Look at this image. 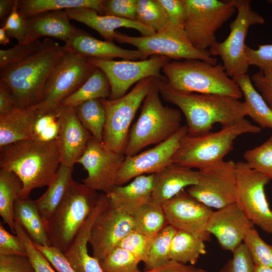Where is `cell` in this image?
I'll return each instance as SVG.
<instances>
[{
	"instance_id": "obj_1",
	"label": "cell",
	"mask_w": 272,
	"mask_h": 272,
	"mask_svg": "<svg viewBox=\"0 0 272 272\" xmlns=\"http://www.w3.org/2000/svg\"><path fill=\"white\" fill-rule=\"evenodd\" d=\"M159 90L164 100L178 107L184 115L189 135L207 133L216 123L225 127L248 116L247 105L239 99L217 94L179 92L162 80Z\"/></svg>"
},
{
	"instance_id": "obj_2",
	"label": "cell",
	"mask_w": 272,
	"mask_h": 272,
	"mask_svg": "<svg viewBox=\"0 0 272 272\" xmlns=\"http://www.w3.org/2000/svg\"><path fill=\"white\" fill-rule=\"evenodd\" d=\"M60 164L56 139L43 142L34 138L0 148L1 169L14 173L21 180V198H29L35 188L48 186Z\"/></svg>"
},
{
	"instance_id": "obj_3",
	"label": "cell",
	"mask_w": 272,
	"mask_h": 272,
	"mask_svg": "<svg viewBox=\"0 0 272 272\" xmlns=\"http://www.w3.org/2000/svg\"><path fill=\"white\" fill-rule=\"evenodd\" d=\"M41 48L24 60L0 68V80L12 89L19 108L38 104L45 83L64 52L63 46L47 38Z\"/></svg>"
},
{
	"instance_id": "obj_4",
	"label": "cell",
	"mask_w": 272,
	"mask_h": 272,
	"mask_svg": "<svg viewBox=\"0 0 272 272\" xmlns=\"http://www.w3.org/2000/svg\"><path fill=\"white\" fill-rule=\"evenodd\" d=\"M162 71L168 85L181 92L217 94L240 99L242 93L223 65L198 59L173 61Z\"/></svg>"
},
{
	"instance_id": "obj_5",
	"label": "cell",
	"mask_w": 272,
	"mask_h": 272,
	"mask_svg": "<svg viewBox=\"0 0 272 272\" xmlns=\"http://www.w3.org/2000/svg\"><path fill=\"white\" fill-rule=\"evenodd\" d=\"M159 82L145 99L140 116L129 132L123 152L125 156L135 155L147 146L167 140L182 126L180 110L163 104Z\"/></svg>"
},
{
	"instance_id": "obj_6",
	"label": "cell",
	"mask_w": 272,
	"mask_h": 272,
	"mask_svg": "<svg viewBox=\"0 0 272 272\" xmlns=\"http://www.w3.org/2000/svg\"><path fill=\"white\" fill-rule=\"evenodd\" d=\"M259 126L245 118L216 132L182 139L174 158V163L190 168L201 169L224 160L233 149L236 139L245 133H258Z\"/></svg>"
},
{
	"instance_id": "obj_7",
	"label": "cell",
	"mask_w": 272,
	"mask_h": 272,
	"mask_svg": "<svg viewBox=\"0 0 272 272\" xmlns=\"http://www.w3.org/2000/svg\"><path fill=\"white\" fill-rule=\"evenodd\" d=\"M99 194L84 183L72 180L45 226L51 246L62 253L96 205Z\"/></svg>"
},
{
	"instance_id": "obj_8",
	"label": "cell",
	"mask_w": 272,
	"mask_h": 272,
	"mask_svg": "<svg viewBox=\"0 0 272 272\" xmlns=\"http://www.w3.org/2000/svg\"><path fill=\"white\" fill-rule=\"evenodd\" d=\"M96 69L87 57L64 49L45 83L40 102L31 108L37 111L39 116L55 111Z\"/></svg>"
},
{
	"instance_id": "obj_9",
	"label": "cell",
	"mask_w": 272,
	"mask_h": 272,
	"mask_svg": "<svg viewBox=\"0 0 272 272\" xmlns=\"http://www.w3.org/2000/svg\"><path fill=\"white\" fill-rule=\"evenodd\" d=\"M161 80L147 78L123 96L116 99H100L105 111L106 121L103 142L109 149L123 153L134 116L142 102Z\"/></svg>"
},
{
	"instance_id": "obj_10",
	"label": "cell",
	"mask_w": 272,
	"mask_h": 272,
	"mask_svg": "<svg viewBox=\"0 0 272 272\" xmlns=\"http://www.w3.org/2000/svg\"><path fill=\"white\" fill-rule=\"evenodd\" d=\"M115 40L133 45L147 56L160 55L174 59H198L213 65L217 64V59L209 50L194 47L184 29L171 22L163 29L147 36H131L117 32Z\"/></svg>"
},
{
	"instance_id": "obj_11",
	"label": "cell",
	"mask_w": 272,
	"mask_h": 272,
	"mask_svg": "<svg viewBox=\"0 0 272 272\" xmlns=\"http://www.w3.org/2000/svg\"><path fill=\"white\" fill-rule=\"evenodd\" d=\"M184 31L192 45L206 50L217 41L216 32L236 12L233 0H183Z\"/></svg>"
},
{
	"instance_id": "obj_12",
	"label": "cell",
	"mask_w": 272,
	"mask_h": 272,
	"mask_svg": "<svg viewBox=\"0 0 272 272\" xmlns=\"http://www.w3.org/2000/svg\"><path fill=\"white\" fill-rule=\"evenodd\" d=\"M237 14L230 23V32L223 42H218L209 48L212 56H219L223 66L230 77L246 74L249 65L245 54V39L250 27L262 25L264 18L252 10L250 1L233 0Z\"/></svg>"
},
{
	"instance_id": "obj_13",
	"label": "cell",
	"mask_w": 272,
	"mask_h": 272,
	"mask_svg": "<svg viewBox=\"0 0 272 272\" xmlns=\"http://www.w3.org/2000/svg\"><path fill=\"white\" fill-rule=\"evenodd\" d=\"M236 167L235 202L254 225L272 234V210L264 190L270 179L245 162L236 163Z\"/></svg>"
},
{
	"instance_id": "obj_14",
	"label": "cell",
	"mask_w": 272,
	"mask_h": 272,
	"mask_svg": "<svg viewBox=\"0 0 272 272\" xmlns=\"http://www.w3.org/2000/svg\"><path fill=\"white\" fill-rule=\"evenodd\" d=\"M87 59L107 77L110 86V99L123 96L134 84L145 78L162 79L161 71L170 60L166 56L160 55H153L140 60H114L92 57Z\"/></svg>"
},
{
	"instance_id": "obj_15",
	"label": "cell",
	"mask_w": 272,
	"mask_h": 272,
	"mask_svg": "<svg viewBox=\"0 0 272 272\" xmlns=\"http://www.w3.org/2000/svg\"><path fill=\"white\" fill-rule=\"evenodd\" d=\"M196 184L186 191L210 208L220 209L235 202L236 163L219 162L198 170Z\"/></svg>"
},
{
	"instance_id": "obj_16",
	"label": "cell",
	"mask_w": 272,
	"mask_h": 272,
	"mask_svg": "<svg viewBox=\"0 0 272 272\" xmlns=\"http://www.w3.org/2000/svg\"><path fill=\"white\" fill-rule=\"evenodd\" d=\"M125 158L123 153L109 149L103 142L92 137L77 162L88 173L83 183L97 191L107 193L116 185L117 175Z\"/></svg>"
},
{
	"instance_id": "obj_17",
	"label": "cell",
	"mask_w": 272,
	"mask_h": 272,
	"mask_svg": "<svg viewBox=\"0 0 272 272\" xmlns=\"http://www.w3.org/2000/svg\"><path fill=\"white\" fill-rule=\"evenodd\" d=\"M187 128L182 125L167 140L150 149L125 158L118 172L116 185H122L135 177L155 174L174 163V158Z\"/></svg>"
},
{
	"instance_id": "obj_18",
	"label": "cell",
	"mask_w": 272,
	"mask_h": 272,
	"mask_svg": "<svg viewBox=\"0 0 272 272\" xmlns=\"http://www.w3.org/2000/svg\"><path fill=\"white\" fill-rule=\"evenodd\" d=\"M162 206L169 225L199 237L205 242L211 240L207 226L213 211L186 190H182Z\"/></svg>"
},
{
	"instance_id": "obj_19",
	"label": "cell",
	"mask_w": 272,
	"mask_h": 272,
	"mask_svg": "<svg viewBox=\"0 0 272 272\" xmlns=\"http://www.w3.org/2000/svg\"><path fill=\"white\" fill-rule=\"evenodd\" d=\"M133 230L132 217L111 207L108 202L91 231L89 244L92 249V256L102 260Z\"/></svg>"
},
{
	"instance_id": "obj_20",
	"label": "cell",
	"mask_w": 272,
	"mask_h": 272,
	"mask_svg": "<svg viewBox=\"0 0 272 272\" xmlns=\"http://www.w3.org/2000/svg\"><path fill=\"white\" fill-rule=\"evenodd\" d=\"M55 111L59 124L56 140L61 164L73 167L92 135L79 120L75 108L60 105Z\"/></svg>"
},
{
	"instance_id": "obj_21",
	"label": "cell",
	"mask_w": 272,
	"mask_h": 272,
	"mask_svg": "<svg viewBox=\"0 0 272 272\" xmlns=\"http://www.w3.org/2000/svg\"><path fill=\"white\" fill-rule=\"evenodd\" d=\"M254 224L236 202L213 211L207 231L217 239L222 249L232 252L243 243L247 227Z\"/></svg>"
},
{
	"instance_id": "obj_22",
	"label": "cell",
	"mask_w": 272,
	"mask_h": 272,
	"mask_svg": "<svg viewBox=\"0 0 272 272\" xmlns=\"http://www.w3.org/2000/svg\"><path fill=\"white\" fill-rule=\"evenodd\" d=\"M107 203L108 199L106 194L100 193L96 206L68 248L62 253L76 272H104L100 261L89 253L88 244L93 225Z\"/></svg>"
},
{
	"instance_id": "obj_23",
	"label": "cell",
	"mask_w": 272,
	"mask_h": 272,
	"mask_svg": "<svg viewBox=\"0 0 272 272\" xmlns=\"http://www.w3.org/2000/svg\"><path fill=\"white\" fill-rule=\"evenodd\" d=\"M64 50L86 57L113 59L119 57L125 60H137L148 58L145 53L137 50L124 49L113 42L103 41L86 31L77 28L72 37L65 42Z\"/></svg>"
},
{
	"instance_id": "obj_24",
	"label": "cell",
	"mask_w": 272,
	"mask_h": 272,
	"mask_svg": "<svg viewBox=\"0 0 272 272\" xmlns=\"http://www.w3.org/2000/svg\"><path fill=\"white\" fill-rule=\"evenodd\" d=\"M69 18L83 23L96 31L106 41L115 40L116 29L124 27L138 31L142 36L153 35L156 32L137 20H129L113 16L101 15L96 10L87 8L64 10Z\"/></svg>"
},
{
	"instance_id": "obj_25",
	"label": "cell",
	"mask_w": 272,
	"mask_h": 272,
	"mask_svg": "<svg viewBox=\"0 0 272 272\" xmlns=\"http://www.w3.org/2000/svg\"><path fill=\"white\" fill-rule=\"evenodd\" d=\"M198 171L173 163L154 174L150 202L162 205L186 187L196 184Z\"/></svg>"
},
{
	"instance_id": "obj_26",
	"label": "cell",
	"mask_w": 272,
	"mask_h": 272,
	"mask_svg": "<svg viewBox=\"0 0 272 272\" xmlns=\"http://www.w3.org/2000/svg\"><path fill=\"white\" fill-rule=\"evenodd\" d=\"M154 174L138 176L126 185H115L106 194L111 207L131 216L151 200Z\"/></svg>"
},
{
	"instance_id": "obj_27",
	"label": "cell",
	"mask_w": 272,
	"mask_h": 272,
	"mask_svg": "<svg viewBox=\"0 0 272 272\" xmlns=\"http://www.w3.org/2000/svg\"><path fill=\"white\" fill-rule=\"evenodd\" d=\"M70 20L64 10L43 12L26 18L28 41L38 40L46 36L65 42L77 29Z\"/></svg>"
},
{
	"instance_id": "obj_28",
	"label": "cell",
	"mask_w": 272,
	"mask_h": 272,
	"mask_svg": "<svg viewBox=\"0 0 272 272\" xmlns=\"http://www.w3.org/2000/svg\"><path fill=\"white\" fill-rule=\"evenodd\" d=\"M38 116L37 111L31 107H18L0 115V148L36 138L34 126Z\"/></svg>"
},
{
	"instance_id": "obj_29",
	"label": "cell",
	"mask_w": 272,
	"mask_h": 272,
	"mask_svg": "<svg viewBox=\"0 0 272 272\" xmlns=\"http://www.w3.org/2000/svg\"><path fill=\"white\" fill-rule=\"evenodd\" d=\"M14 219L22 226L34 244L51 246L35 200L18 197L14 203Z\"/></svg>"
},
{
	"instance_id": "obj_30",
	"label": "cell",
	"mask_w": 272,
	"mask_h": 272,
	"mask_svg": "<svg viewBox=\"0 0 272 272\" xmlns=\"http://www.w3.org/2000/svg\"><path fill=\"white\" fill-rule=\"evenodd\" d=\"M73 167L60 164L56 176L46 191L35 200L45 227L73 180Z\"/></svg>"
},
{
	"instance_id": "obj_31",
	"label": "cell",
	"mask_w": 272,
	"mask_h": 272,
	"mask_svg": "<svg viewBox=\"0 0 272 272\" xmlns=\"http://www.w3.org/2000/svg\"><path fill=\"white\" fill-rule=\"evenodd\" d=\"M239 86L248 109V116L263 128L272 129V110L253 86L248 74L232 78Z\"/></svg>"
},
{
	"instance_id": "obj_32",
	"label": "cell",
	"mask_w": 272,
	"mask_h": 272,
	"mask_svg": "<svg viewBox=\"0 0 272 272\" xmlns=\"http://www.w3.org/2000/svg\"><path fill=\"white\" fill-rule=\"evenodd\" d=\"M103 0H19V11L27 18L48 11L87 8L102 15Z\"/></svg>"
},
{
	"instance_id": "obj_33",
	"label": "cell",
	"mask_w": 272,
	"mask_h": 272,
	"mask_svg": "<svg viewBox=\"0 0 272 272\" xmlns=\"http://www.w3.org/2000/svg\"><path fill=\"white\" fill-rule=\"evenodd\" d=\"M205 241L190 233L177 230L171 243L170 259L183 264H195L206 253Z\"/></svg>"
},
{
	"instance_id": "obj_34",
	"label": "cell",
	"mask_w": 272,
	"mask_h": 272,
	"mask_svg": "<svg viewBox=\"0 0 272 272\" xmlns=\"http://www.w3.org/2000/svg\"><path fill=\"white\" fill-rule=\"evenodd\" d=\"M22 189V182L14 173L0 169V215L15 234L14 203Z\"/></svg>"
},
{
	"instance_id": "obj_35",
	"label": "cell",
	"mask_w": 272,
	"mask_h": 272,
	"mask_svg": "<svg viewBox=\"0 0 272 272\" xmlns=\"http://www.w3.org/2000/svg\"><path fill=\"white\" fill-rule=\"evenodd\" d=\"M110 95L108 80L105 74L97 68L89 79L75 93L65 99L60 105L76 108L90 100L109 98Z\"/></svg>"
},
{
	"instance_id": "obj_36",
	"label": "cell",
	"mask_w": 272,
	"mask_h": 272,
	"mask_svg": "<svg viewBox=\"0 0 272 272\" xmlns=\"http://www.w3.org/2000/svg\"><path fill=\"white\" fill-rule=\"evenodd\" d=\"M131 216L134 230L151 237L168 225L162 205L150 201L141 207Z\"/></svg>"
},
{
	"instance_id": "obj_37",
	"label": "cell",
	"mask_w": 272,
	"mask_h": 272,
	"mask_svg": "<svg viewBox=\"0 0 272 272\" xmlns=\"http://www.w3.org/2000/svg\"><path fill=\"white\" fill-rule=\"evenodd\" d=\"M75 108L77 116L84 127L96 140L103 142L106 115L100 99L86 101Z\"/></svg>"
},
{
	"instance_id": "obj_38",
	"label": "cell",
	"mask_w": 272,
	"mask_h": 272,
	"mask_svg": "<svg viewBox=\"0 0 272 272\" xmlns=\"http://www.w3.org/2000/svg\"><path fill=\"white\" fill-rule=\"evenodd\" d=\"M177 231V230L168 224L154 237L148 258L144 263L146 270L161 266L170 260L171 243Z\"/></svg>"
},
{
	"instance_id": "obj_39",
	"label": "cell",
	"mask_w": 272,
	"mask_h": 272,
	"mask_svg": "<svg viewBox=\"0 0 272 272\" xmlns=\"http://www.w3.org/2000/svg\"><path fill=\"white\" fill-rule=\"evenodd\" d=\"M136 20L155 32L163 29L170 22L157 0H137Z\"/></svg>"
},
{
	"instance_id": "obj_40",
	"label": "cell",
	"mask_w": 272,
	"mask_h": 272,
	"mask_svg": "<svg viewBox=\"0 0 272 272\" xmlns=\"http://www.w3.org/2000/svg\"><path fill=\"white\" fill-rule=\"evenodd\" d=\"M243 243L248 249L254 264L272 268V245L262 239L254 226L245 229Z\"/></svg>"
},
{
	"instance_id": "obj_41",
	"label": "cell",
	"mask_w": 272,
	"mask_h": 272,
	"mask_svg": "<svg viewBox=\"0 0 272 272\" xmlns=\"http://www.w3.org/2000/svg\"><path fill=\"white\" fill-rule=\"evenodd\" d=\"M243 158L251 168L272 180V135L260 145L246 151Z\"/></svg>"
},
{
	"instance_id": "obj_42",
	"label": "cell",
	"mask_w": 272,
	"mask_h": 272,
	"mask_svg": "<svg viewBox=\"0 0 272 272\" xmlns=\"http://www.w3.org/2000/svg\"><path fill=\"white\" fill-rule=\"evenodd\" d=\"M140 260L126 250L117 246L100 261L104 272H137Z\"/></svg>"
},
{
	"instance_id": "obj_43",
	"label": "cell",
	"mask_w": 272,
	"mask_h": 272,
	"mask_svg": "<svg viewBox=\"0 0 272 272\" xmlns=\"http://www.w3.org/2000/svg\"><path fill=\"white\" fill-rule=\"evenodd\" d=\"M154 237L133 230L120 242L117 246L126 250L141 262L145 263L148 258Z\"/></svg>"
},
{
	"instance_id": "obj_44",
	"label": "cell",
	"mask_w": 272,
	"mask_h": 272,
	"mask_svg": "<svg viewBox=\"0 0 272 272\" xmlns=\"http://www.w3.org/2000/svg\"><path fill=\"white\" fill-rule=\"evenodd\" d=\"M14 228L15 234L26 247L27 255L36 272H57L45 256L35 247L29 235L17 222H15Z\"/></svg>"
},
{
	"instance_id": "obj_45",
	"label": "cell",
	"mask_w": 272,
	"mask_h": 272,
	"mask_svg": "<svg viewBox=\"0 0 272 272\" xmlns=\"http://www.w3.org/2000/svg\"><path fill=\"white\" fill-rule=\"evenodd\" d=\"M43 42L38 40L18 43L7 49L0 50V68L21 61L39 51Z\"/></svg>"
},
{
	"instance_id": "obj_46",
	"label": "cell",
	"mask_w": 272,
	"mask_h": 272,
	"mask_svg": "<svg viewBox=\"0 0 272 272\" xmlns=\"http://www.w3.org/2000/svg\"><path fill=\"white\" fill-rule=\"evenodd\" d=\"M232 253V258L226 262L219 272H254V262L248 249L243 243Z\"/></svg>"
},
{
	"instance_id": "obj_47",
	"label": "cell",
	"mask_w": 272,
	"mask_h": 272,
	"mask_svg": "<svg viewBox=\"0 0 272 272\" xmlns=\"http://www.w3.org/2000/svg\"><path fill=\"white\" fill-rule=\"evenodd\" d=\"M18 1L16 0L13 10L3 27L10 38L16 39L18 43H25L29 42L26 18L18 10Z\"/></svg>"
},
{
	"instance_id": "obj_48",
	"label": "cell",
	"mask_w": 272,
	"mask_h": 272,
	"mask_svg": "<svg viewBox=\"0 0 272 272\" xmlns=\"http://www.w3.org/2000/svg\"><path fill=\"white\" fill-rule=\"evenodd\" d=\"M137 0H103V14L136 20Z\"/></svg>"
},
{
	"instance_id": "obj_49",
	"label": "cell",
	"mask_w": 272,
	"mask_h": 272,
	"mask_svg": "<svg viewBox=\"0 0 272 272\" xmlns=\"http://www.w3.org/2000/svg\"><path fill=\"white\" fill-rule=\"evenodd\" d=\"M0 255L28 256L25 246L19 237L8 231L0 222Z\"/></svg>"
},
{
	"instance_id": "obj_50",
	"label": "cell",
	"mask_w": 272,
	"mask_h": 272,
	"mask_svg": "<svg viewBox=\"0 0 272 272\" xmlns=\"http://www.w3.org/2000/svg\"><path fill=\"white\" fill-rule=\"evenodd\" d=\"M245 50L249 65H255L262 71L272 70V44L259 45L256 49L246 45Z\"/></svg>"
},
{
	"instance_id": "obj_51",
	"label": "cell",
	"mask_w": 272,
	"mask_h": 272,
	"mask_svg": "<svg viewBox=\"0 0 272 272\" xmlns=\"http://www.w3.org/2000/svg\"><path fill=\"white\" fill-rule=\"evenodd\" d=\"M0 272H36L28 256L0 255Z\"/></svg>"
},
{
	"instance_id": "obj_52",
	"label": "cell",
	"mask_w": 272,
	"mask_h": 272,
	"mask_svg": "<svg viewBox=\"0 0 272 272\" xmlns=\"http://www.w3.org/2000/svg\"><path fill=\"white\" fill-rule=\"evenodd\" d=\"M166 12L170 22L184 29L186 9L183 0H157Z\"/></svg>"
},
{
	"instance_id": "obj_53",
	"label": "cell",
	"mask_w": 272,
	"mask_h": 272,
	"mask_svg": "<svg viewBox=\"0 0 272 272\" xmlns=\"http://www.w3.org/2000/svg\"><path fill=\"white\" fill-rule=\"evenodd\" d=\"M251 82L263 100L272 110V70L262 71L253 74Z\"/></svg>"
},
{
	"instance_id": "obj_54",
	"label": "cell",
	"mask_w": 272,
	"mask_h": 272,
	"mask_svg": "<svg viewBox=\"0 0 272 272\" xmlns=\"http://www.w3.org/2000/svg\"><path fill=\"white\" fill-rule=\"evenodd\" d=\"M57 272H76L69 264L62 252L52 246L34 244Z\"/></svg>"
},
{
	"instance_id": "obj_55",
	"label": "cell",
	"mask_w": 272,
	"mask_h": 272,
	"mask_svg": "<svg viewBox=\"0 0 272 272\" xmlns=\"http://www.w3.org/2000/svg\"><path fill=\"white\" fill-rule=\"evenodd\" d=\"M19 107L13 92L9 85L0 80V115Z\"/></svg>"
},
{
	"instance_id": "obj_56",
	"label": "cell",
	"mask_w": 272,
	"mask_h": 272,
	"mask_svg": "<svg viewBox=\"0 0 272 272\" xmlns=\"http://www.w3.org/2000/svg\"><path fill=\"white\" fill-rule=\"evenodd\" d=\"M137 272H208L206 269L196 267L193 265L183 264L170 260L161 266Z\"/></svg>"
},
{
	"instance_id": "obj_57",
	"label": "cell",
	"mask_w": 272,
	"mask_h": 272,
	"mask_svg": "<svg viewBox=\"0 0 272 272\" xmlns=\"http://www.w3.org/2000/svg\"><path fill=\"white\" fill-rule=\"evenodd\" d=\"M57 119V114L55 111L38 116L34 126V132L36 138Z\"/></svg>"
},
{
	"instance_id": "obj_58",
	"label": "cell",
	"mask_w": 272,
	"mask_h": 272,
	"mask_svg": "<svg viewBox=\"0 0 272 272\" xmlns=\"http://www.w3.org/2000/svg\"><path fill=\"white\" fill-rule=\"evenodd\" d=\"M59 130V124L57 119L47 126L36 138L43 142L55 140L57 138Z\"/></svg>"
},
{
	"instance_id": "obj_59",
	"label": "cell",
	"mask_w": 272,
	"mask_h": 272,
	"mask_svg": "<svg viewBox=\"0 0 272 272\" xmlns=\"http://www.w3.org/2000/svg\"><path fill=\"white\" fill-rule=\"evenodd\" d=\"M16 0L0 1V20L1 26L3 27L11 13Z\"/></svg>"
},
{
	"instance_id": "obj_60",
	"label": "cell",
	"mask_w": 272,
	"mask_h": 272,
	"mask_svg": "<svg viewBox=\"0 0 272 272\" xmlns=\"http://www.w3.org/2000/svg\"><path fill=\"white\" fill-rule=\"evenodd\" d=\"M10 38L8 35L5 29L1 27L0 28V44L4 46L10 43Z\"/></svg>"
},
{
	"instance_id": "obj_61",
	"label": "cell",
	"mask_w": 272,
	"mask_h": 272,
	"mask_svg": "<svg viewBox=\"0 0 272 272\" xmlns=\"http://www.w3.org/2000/svg\"><path fill=\"white\" fill-rule=\"evenodd\" d=\"M254 272H272V268L254 264Z\"/></svg>"
}]
</instances>
